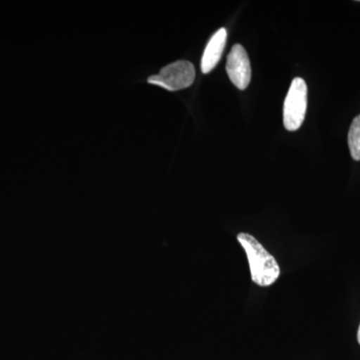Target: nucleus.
<instances>
[{
    "instance_id": "obj_5",
    "label": "nucleus",
    "mask_w": 360,
    "mask_h": 360,
    "mask_svg": "<svg viewBox=\"0 0 360 360\" xmlns=\"http://www.w3.org/2000/svg\"><path fill=\"white\" fill-rule=\"evenodd\" d=\"M227 32L225 28H220L206 45L202 58H201V71L210 73L217 65L224 51L226 44Z\"/></svg>"
},
{
    "instance_id": "obj_4",
    "label": "nucleus",
    "mask_w": 360,
    "mask_h": 360,
    "mask_svg": "<svg viewBox=\"0 0 360 360\" xmlns=\"http://www.w3.org/2000/svg\"><path fill=\"white\" fill-rule=\"evenodd\" d=\"M226 72L232 84L238 89L245 90L250 84L251 68L250 58L245 47L236 44L227 56Z\"/></svg>"
},
{
    "instance_id": "obj_7",
    "label": "nucleus",
    "mask_w": 360,
    "mask_h": 360,
    "mask_svg": "<svg viewBox=\"0 0 360 360\" xmlns=\"http://www.w3.org/2000/svg\"><path fill=\"white\" fill-rule=\"evenodd\" d=\"M357 341H359V343L360 345V324H359V331H357Z\"/></svg>"
},
{
    "instance_id": "obj_1",
    "label": "nucleus",
    "mask_w": 360,
    "mask_h": 360,
    "mask_svg": "<svg viewBox=\"0 0 360 360\" xmlns=\"http://www.w3.org/2000/svg\"><path fill=\"white\" fill-rule=\"evenodd\" d=\"M238 240L245 251L250 264L251 281L262 288L276 283L281 276V267L276 257L250 233L241 232L238 234Z\"/></svg>"
},
{
    "instance_id": "obj_3",
    "label": "nucleus",
    "mask_w": 360,
    "mask_h": 360,
    "mask_svg": "<svg viewBox=\"0 0 360 360\" xmlns=\"http://www.w3.org/2000/svg\"><path fill=\"white\" fill-rule=\"evenodd\" d=\"M195 79V68L187 60L175 61L148 77V84L158 85L169 91H177L191 86Z\"/></svg>"
},
{
    "instance_id": "obj_6",
    "label": "nucleus",
    "mask_w": 360,
    "mask_h": 360,
    "mask_svg": "<svg viewBox=\"0 0 360 360\" xmlns=\"http://www.w3.org/2000/svg\"><path fill=\"white\" fill-rule=\"evenodd\" d=\"M348 146L352 158L354 160H360V115L356 116L350 125Z\"/></svg>"
},
{
    "instance_id": "obj_2",
    "label": "nucleus",
    "mask_w": 360,
    "mask_h": 360,
    "mask_svg": "<svg viewBox=\"0 0 360 360\" xmlns=\"http://www.w3.org/2000/svg\"><path fill=\"white\" fill-rule=\"evenodd\" d=\"M307 108V85L300 77L291 82L283 105V124L288 131H296L302 127Z\"/></svg>"
}]
</instances>
